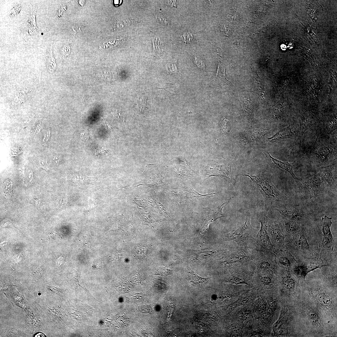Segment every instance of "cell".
<instances>
[{
  "instance_id": "3957f363",
  "label": "cell",
  "mask_w": 337,
  "mask_h": 337,
  "mask_svg": "<svg viewBox=\"0 0 337 337\" xmlns=\"http://www.w3.org/2000/svg\"><path fill=\"white\" fill-rule=\"evenodd\" d=\"M254 229L250 224L249 218L247 215L243 225L228 234L225 240H233L240 244H244L251 237Z\"/></svg>"
},
{
  "instance_id": "7c38bea8",
  "label": "cell",
  "mask_w": 337,
  "mask_h": 337,
  "mask_svg": "<svg viewBox=\"0 0 337 337\" xmlns=\"http://www.w3.org/2000/svg\"><path fill=\"white\" fill-rule=\"evenodd\" d=\"M284 229L288 233H295L298 232L301 227L300 221L286 219L283 225Z\"/></svg>"
},
{
  "instance_id": "2e32d148",
  "label": "cell",
  "mask_w": 337,
  "mask_h": 337,
  "mask_svg": "<svg viewBox=\"0 0 337 337\" xmlns=\"http://www.w3.org/2000/svg\"><path fill=\"white\" fill-rule=\"evenodd\" d=\"M282 282L284 287L286 289L291 290L294 288L295 282L291 276L286 275L282 277Z\"/></svg>"
},
{
  "instance_id": "9a60e30c",
  "label": "cell",
  "mask_w": 337,
  "mask_h": 337,
  "mask_svg": "<svg viewBox=\"0 0 337 337\" xmlns=\"http://www.w3.org/2000/svg\"><path fill=\"white\" fill-rule=\"evenodd\" d=\"M36 13V12L35 10L34 9L32 11L29 19L28 20V22L30 24L29 25V33L30 35L34 34L35 33L37 32L39 30V29L37 27L36 24L35 19Z\"/></svg>"
},
{
  "instance_id": "ffe728a7",
  "label": "cell",
  "mask_w": 337,
  "mask_h": 337,
  "mask_svg": "<svg viewBox=\"0 0 337 337\" xmlns=\"http://www.w3.org/2000/svg\"><path fill=\"white\" fill-rule=\"evenodd\" d=\"M317 299L320 303L324 305H330L331 301L330 297L324 293L319 294L317 296Z\"/></svg>"
},
{
  "instance_id": "d4e9b609",
  "label": "cell",
  "mask_w": 337,
  "mask_h": 337,
  "mask_svg": "<svg viewBox=\"0 0 337 337\" xmlns=\"http://www.w3.org/2000/svg\"><path fill=\"white\" fill-rule=\"evenodd\" d=\"M22 7L18 4L13 5L10 11L9 15L11 17H14L17 15L21 10Z\"/></svg>"
},
{
  "instance_id": "9c48e42d",
  "label": "cell",
  "mask_w": 337,
  "mask_h": 337,
  "mask_svg": "<svg viewBox=\"0 0 337 337\" xmlns=\"http://www.w3.org/2000/svg\"><path fill=\"white\" fill-rule=\"evenodd\" d=\"M271 163L278 167L287 171L295 180L298 178L293 171V163L281 161L272 157L268 153L264 152Z\"/></svg>"
},
{
  "instance_id": "7bdbcfd3",
  "label": "cell",
  "mask_w": 337,
  "mask_h": 337,
  "mask_svg": "<svg viewBox=\"0 0 337 337\" xmlns=\"http://www.w3.org/2000/svg\"><path fill=\"white\" fill-rule=\"evenodd\" d=\"M168 1V2L170 4V5H171L172 6H173L174 7H176V6L175 4V2L176 1H171V0H170V1Z\"/></svg>"
},
{
  "instance_id": "52a82bcc",
  "label": "cell",
  "mask_w": 337,
  "mask_h": 337,
  "mask_svg": "<svg viewBox=\"0 0 337 337\" xmlns=\"http://www.w3.org/2000/svg\"><path fill=\"white\" fill-rule=\"evenodd\" d=\"M332 217L325 216L322 217L320 221L321 231L323 234V238L321 245L324 248L330 249L332 248L333 237L330 227L332 224Z\"/></svg>"
},
{
  "instance_id": "f546056e",
  "label": "cell",
  "mask_w": 337,
  "mask_h": 337,
  "mask_svg": "<svg viewBox=\"0 0 337 337\" xmlns=\"http://www.w3.org/2000/svg\"><path fill=\"white\" fill-rule=\"evenodd\" d=\"M248 296H244L240 298L237 300L233 304L234 308L239 306L245 304L248 300Z\"/></svg>"
},
{
  "instance_id": "83f0119b",
  "label": "cell",
  "mask_w": 337,
  "mask_h": 337,
  "mask_svg": "<svg viewBox=\"0 0 337 337\" xmlns=\"http://www.w3.org/2000/svg\"><path fill=\"white\" fill-rule=\"evenodd\" d=\"M160 89L165 90L171 95L177 94L176 88L173 84H167L164 87Z\"/></svg>"
},
{
  "instance_id": "7a4b0ae2",
  "label": "cell",
  "mask_w": 337,
  "mask_h": 337,
  "mask_svg": "<svg viewBox=\"0 0 337 337\" xmlns=\"http://www.w3.org/2000/svg\"><path fill=\"white\" fill-rule=\"evenodd\" d=\"M301 192L310 198L323 193L325 188L317 174L309 173L295 180Z\"/></svg>"
},
{
  "instance_id": "8fae6325",
  "label": "cell",
  "mask_w": 337,
  "mask_h": 337,
  "mask_svg": "<svg viewBox=\"0 0 337 337\" xmlns=\"http://www.w3.org/2000/svg\"><path fill=\"white\" fill-rule=\"evenodd\" d=\"M293 239L294 244L299 249L308 250L310 248L307 241L303 234L296 233Z\"/></svg>"
},
{
  "instance_id": "4fadbf2b",
  "label": "cell",
  "mask_w": 337,
  "mask_h": 337,
  "mask_svg": "<svg viewBox=\"0 0 337 337\" xmlns=\"http://www.w3.org/2000/svg\"><path fill=\"white\" fill-rule=\"evenodd\" d=\"M188 278L190 282L195 285L200 286L206 283L207 281V278L201 277L197 275L195 272L191 270L188 272Z\"/></svg>"
},
{
  "instance_id": "f1b7e54d",
  "label": "cell",
  "mask_w": 337,
  "mask_h": 337,
  "mask_svg": "<svg viewBox=\"0 0 337 337\" xmlns=\"http://www.w3.org/2000/svg\"><path fill=\"white\" fill-rule=\"evenodd\" d=\"M223 120L224 122L222 123V125L221 126V134H227L230 131L228 122L225 119H224Z\"/></svg>"
},
{
  "instance_id": "4316f807",
  "label": "cell",
  "mask_w": 337,
  "mask_h": 337,
  "mask_svg": "<svg viewBox=\"0 0 337 337\" xmlns=\"http://www.w3.org/2000/svg\"><path fill=\"white\" fill-rule=\"evenodd\" d=\"M47 63L46 65L48 71L52 70L53 68L54 67L53 66H54V61L53 58L52 57L51 53L50 52L48 53L46 57Z\"/></svg>"
},
{
  "instance_id": "5b68a950",
  "label": "cell",
  "mask_w": 337,
  "mask_h": 337,
  "mask_svg": "<svg viewBox=\"0 0 337 337\" xmlns=\"http://www.w3.org/2000/svg\"><path fill=\"white\" fill-rule=\"evenodd\" d=\"M276 209L286 219L300 221L304 217L303 209L299 207L285 205L278 206Z\"/></svg>"
},
{
  "instance_id": "e0dca14e",
  "label": "cell",
  "mask_w": 337,
  "mask_h": 337,
  "mask_svg": "<svg viewBox=\"0 0 337 337\" xmlns=\"http://www.w3.org/2000/svg\"><path fill=\"white\" fill-rule=\"evenodd\" d=\"M279 255L277 259L278 263L281 265L285 267H290L292 261L290 256L285 253H282Z\"/></svg>"
},
{
  "instance_id": "ab89813d",
  "label": "cell",
  "mask_w": 337,
  "mask_h": 337,
  "mask_svg": "<svg viewBox=\"0 0 337 337\" xmlns=\"http://www.w3.org/2000/svg\"><path fill=\"white\" fill-rule=\"evenodd\" d=\"M268 304L271 309H274L275 306V303L274 301L271 299H269L268 301Z\"/></svg>"
},
{
  "instance_id": "d6a6232c",
  "label": "cell",
  "mask_w": 337,
  "mask_h": 337,
  "mask_svg": "<svg viewBox=\"0 0 337 337\" xmlns=\"http://www.w3.org/2000/svg\"><path fill=\"white\" fill-rule=\"evenodd\" d=\"M155 17L156 19L161 23L166 26L168 25L169 23L168 21L166 18L163 15L159 14H156Z\"/></svg>"
},
{
  "instance_id": "8d00e7d4",
  "label": "cell",
  "mask_w": 337,
  "mask_h": 337,
  "mask_svg": "<svg viewBox=\"0 0 337 337\" xmlns=\"http://www.w3.org/2000/svg\"><path fill=\"white\" fill-rule=\"evenodd\" d=\"M39 164L40 166L46 170L49 169V166L46 161L43 160H40L39 161Z\"/></svg>"
},
{
  "instance_id": "7402d4cb",
  "label": "cell",
  "mask_w": 337,
  "mask_h": 337,
  "mask_svg": "<svg viewBox=\"0 0 337 337\" xmlns=\"http://www.w3.org/2000/svg\"><path fill=\"white\" fill-rule=\"evenodd\" d=\"M151 37L152 40L153 46V48L154 50V53H156V54L159 56L160 54V49L159 47L160 44V40L159 38L157 37L154 36L153 33L151 34Z\"/></svg>"
},
{
  "instance_id": "e575fe53",
  "label": "cell",
  "mask_w": 337,
  "mask_h": 337,
  "mask_svg": "<svg viewBox=\"0 0 337 337\" xmlns=\"http://www.w3.org/2000/svg\"><path fill=\"white\" fill-rule=\"evenodd\" d=\"M260 281L264 285H269L271 283L272 280L270 277L267 276H263L261 277Z\"/></svg>"
},
{
  "instance_id": "ee69618b",
  "label": "cell",
  "mask_w": 337,
  "mask_h": 337,
  "mask_svg": "<svg viewBox=\"0 0 337 337\" xmlns=\"http://www.w3.org/2000/svg\"><path fill=\"white\" fill-rule=\"evenodd\" d=\"M114 3L115 5V6H118L119 5V3L121 2L119 1V0H114Z\"/></svg>"
},
{
  "instance_id": "ac0fdd59",
  "label": "cell",
  "mask_w": 337,
  "mask_h": 337,
  "mask_svg": "<svg viewBox=\"0 0 337 337\" xmlns=\"http://www.w3.org/2000/svg\"><path fill=\"white\" fill-rule=\"evenodd\" d=\"M248 258V256L243 251H238L233 254L230 258L232 262H239L244 261Z\"/></svg>"
},
{
  "instance_id": "60d3db41",
  "label": "cell",
  "mask_w": 337,
  "mask_h": 337,
  "mask_svg": "<svg viewBox=\"0 0 337 337\" xmlns=\"http://www.w3.org/2000/svg\"><path fill=\"white\" fill-rule=\"evenodd\" d=\"M27 178L28 181L29 182H32V178H33V175H32V171L29 170L28 171V172H27Z\"/></svg>"
},
{
  "instance_id": "484cf974",
  "label": "cell",
  "mask_w": 337,
  "mask_h": 337,
  "mask_svg": "<svg viewBox=\"0 0 337 337\" xmlns=\"http://www.w3.org/2000/svg\"><path fill=\"white\" fill-rule=\"evenodd\" d=\"M181 39L185 43H190L193 40V36L190 32H184L181 36Z\"/></svg>"
},
{
  "instance_id": "836d02e7",
  "label": "cell",
  "mask_w": 337,
  "mask_h": 337,
  "mask_svg": "<svg viewBox=\"0 0 337 337\" xmlns=\"http://www.w3.org/2000/svg\"><path fill=\"white\" fill-rule=\"evenodd\" d=\"M167 66V70L169 73H176L177 72L178 70L175 62L168 64Z\"/></svg>"
},
{
  "instance_id": "d590c367",
  "label": "cell",
  "mask_w": 337,
  "mask_h": 337,
  "mask_svg": "<svg viewBox=\"0 0 337 337\" xmlns=\"http://www.w3.org/2000/svg\"><path fill=\"white\" fill-rule=\"evenodd\" d=\"M194 62L198 67L200 68L205 69V64L201 59L195 57L194 58Z\"/></svg>"
},
{
  "instance_id": "1f68e13d",
  "label": "cell",
  "mask_w": 337,
  "mask_h": 337,
  "mask_svg": "<svg viewBox=\"0 0 337 337\" xmlns=\"http://www.w3.org/2000/svg\"><path fill=\"white\" fill-rule=\"evenodd\" d=\"M170 271L164 267H160L156 270V274L161 276L167 275L169 274Z\"/></svg>"
},
{
  "instance_id": "6da1fadb",
  "label": "cell",
  "mask_w": 337,
  "mask_h": 337,
  "mask_svg": "<svg viewBox=\"0 0 337 337\" xmlns=\"http://www.w3.org/2000/svg\"><path fill=\"white\" fill-rule=\"evenodd\" d=\"M250 178L260 190L266 201L272 204L276 202L286 203L289 201L285 195L278 190L272 183L271 179L263 175H252L242 174Z\"/></svg>"
},
{
  "instance_id": "44dd1931",
  "label": "cell",
  "mask_w": 337,
  "mask_h": 337,
  "mask_svg": "<svg viewBox=\"0 0 337 337\" xmlns=\"http://www.w3.org/2000/svg\"><path fill=\"white\" fill-rule=\"evenodd\" d=\"M309 318L311 323L314 325L319 327L321 325V321L316 314L311 310L308 311Z\"/></svg>"
},
{
  "instance_id": "f35d334b",
  "label": "cell",
  "mask_w": 337,
  "mask_h": 337,
  "mask_svg": "<svg viewBox=\"0 0 337 337\" xmlns=\"http://www.w3.org/2000/svg\"><path fill=\"white\" fill-rule=\"evenodd\" d=\"M139 310L141 311L142 312L144 313H149L150 311V309L149 306H143L141 307L140 308H139Z\"/></svg>"
},
{
  "instance_id": "277c9868",
  "label": "cell",
  "mask_w": 337,
  "mask_h": 337,
  "mask_svg": "<svg viewBox=\"0 0 337 337\" xmlns=\"http://www.w3.org/2000/svg\"><path fill=\"white\" fill-rule=\"evenodd\" d=\"M263 222L267 231L270 232L275 241L277 243H281L284 238L283 225L279 222L269 219L266 215Z\"/></svg>"
},
{
  "instance_id": "ba28073f",
  "label": "cell",
  "mask_w": 337,
  "mask_h": 337,
  "mask_svg": "<svg viewBox=\"0 0 337 337\" xmlns=\"http://www.w3.org/2000/svg\"><path fill=\"white\" fill-rule=\"evenodd\" d=\"M260 230L256 236L257 244L260 250L272 251L273 249L267 231L263 222L261 221Z\"/></svg>"
},
{
  "instance_id": "74e56055",
  "label": "cell",
  "mask_w": 337,
  "mask_h": 337,
  "mask_svg": "<svg viewBox=\"0 0 337 337\" xmlns=\"http://www.w3.org/2000/svg\"><path fill=\"white\" fill-rule=\"evenodd\" d=\"M250 313V310H243V311H242L240 314V318L244 320L246 319L248 317V316L249 315Z\"/></svg>"
},
{
  "instance_id": "f6af8a7d",
  "label": "cell",
  "mask_w": 337,
  "mask_h": 337,
  "mask_svg": "<svg viewBox=\"0 0 337 337\" xmlns=\"http://www.w3.org/2000/svg\"><path fill=\"white\" fill-rule=\"evenodd\" d=\"M36 336H36L37 337H43L44 336V335L42 334L41 335H40L39 334H38Z\"/></svg>"
},
{
  "instance_id": "30bf717a",
  "label": "cell",
  "mask_w": 337,
  "mask_h": 337,
  "mask_svg": "<svg viewBox=\"0 0 337 337\" xmlns=\"http://www.w3.org/2000/svg\"><path fill=\"white\" fill-rule=\"evenodd\" d=\"M230 200V199L229 198L224 202V203L219 208L218 210L206 219L200 230V234L201 235L203 234L204 233L207 231L209 223L216 220L218 218L223 217V216L222 213V209L224 206L228 203Z\"/></svg>"
},
{
  "instance_id": "5bb4252c",
  "label": "cell",
  "mask_w": 337,
  "mask_h": 337,
  "mask_svg": "<svg viewBox=\"0 0 337 337\" xmlns=\"http://www.w3.org/2000/svg\"><path fill=\"white\" fill-rule=\"evenodd\" d=\"M291 132L290 129L286 128L280 130L271 137L268 138V139L270 141L278 140L288 138L291 136Z\"/></svg>"
},
{
  "instance_id": "cb8c5ba5",
  "label": "cell",
  "mask_w": 337,
  "mask_h": 337,
  "mask_svg": "<svg viewBox=\"0 0 337 337\" xmlns=\"http://www.w3.org/2000/svg\"><path fill=\"white\" fill-rule=\"evenodd\" d=\"M3 191L5 195L7 197L10 195L12 193V181L8 179L3 183Z\"/></svg>"
},
{
  "instance_id": "603a6c76",
  "label": "cell",
  "mask_w": 337,
  "mask_h": 337,
  "mask_svg": "<svg viewBox=\"0 0 337 337\" xmlns=\"http://www.w3.org/2000/svg\"><path fill=\"white\" fill-rule=\"evenodd\" d=\"M226 282L235 284H244L248 285V284L242 278L235 276L229 277L226 281Z\"/></svg>"
},
{
  "instance_id": "4dcf8cb0",
  "label": "cell",
  "mask_w": 337,
  "mask_h": 337,
  "mask_svg": "<svg viewBox=\"0 0 337 337\" xmlns=\"http://www.w3.org/2000/svg\"><path fill=\"white\" fill-rule=\"evenodd\" d=\"M271 266V263L268 261H263L260 263L259 267L261 270L265 271L269 269Z\"/></svg>"
},
{
  "instance_id": "d6986e66",
  "label": "cell",
  "mask_w": 337,
  "mask_h": 337,
  "mask_svg": "<svg viewBox=\"0 0 337 337\" xmlns=\"http://www.w3.org/2000/svg\"><path fill=\"white\" fill-rule=\"evenodd\" d=\"M294 272L297 275L305 278L309 271L305 265H300L295 266Z\"/></svg>"
},
{
  "instance_id": "b9f144b4",
  "label": "cell",
  "mask_w": 337,
  "mask_h": 337,
  "mask_svg": "<svg viewBox=\"0 0 337 337\" xmlns=\"http://www.w3.org/2000/svg\"><path fill=\"white\" fill-rule=\"evenodd\" d=\"M50 130H48L44 135L43 141H46L48 140L50 137Z\"/></svg>"
},
{
  "instance_id": "8992f818",
  "label": "cell",
  "mask_w": 337,
  "mask_h": 337,
  "mask_svg": "<svg viewBox=\"0 0 337 337\" xmlns=\"http://www.w3.org/2000/svg\"><path fill=\"white\" fill-rule=\"evenodd\" d=\"M325 188H336V172L334 166H330L321 168L317 174Z\"/></svg>"
}]
</instances>
